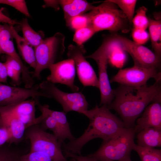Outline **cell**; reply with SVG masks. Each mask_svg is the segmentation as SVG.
I'll return each instance as SVG.
<instances>
[{
  "label": "cell",
  "instance_id": "obj_1",
  "mask_svg": "<svg viewBox=\"0 0 161 161\" xmlns=\"http://www.w3.org/2000/svg\"><path fill=\"white\" fill-rule=\"evenodd\" d=\"M160 82L138 87L120 85L113 89L114 98L106 105L120 116L125 127L134 128L137 119L152 101L161 100Z\"/></svg>",
  "mask_w": 161,
  "mask_h": 161
},
{
  "label": "cell",
  "instance_id": "obj_2",
  "mask_svg": "<svg viewBox=\"0 0 161 161\" xmlns=\"http://www.w3.org/2000/svg\"><path fill=\"white\" fill-rule=\"evenodd\" d=\"M83 114L89 120L88 127L79 137L62 144L64 151L81 155L82 148L89 141L96 138L106 140L126 128L122 120L112 113L106 105L100 107L96 105Z\"/></svg>",
  "mask_w": 161,
  "mask_h": 161
},
{
  "label": "cell",
  "instance_id": "obj_3",
  "mask_svg": "<svg viewBox=\"0 0 161 161\" xmlns=\"http://www.w3.org/2000/svg\"><path fill=\"white\" fill-rule=\"evenodd\" d=\"M135 134L134 128H123L103 141L97 151L87 156L96 161H119L130 157Z\"/></svg>",
  "mask_w": 161,
  "mask_h": 161
},
{
  "label": "cell",
  "instance_id": "obj_4",
  "mask_svg": "<svg viewBox=\"0 0 161 161\" xmlns=\"http://www.w3.org/2000/svg\"><path fill=\"white\" fill-rule=\"evenodd\" d=\"M117 6L108 0L95 6L86 13L89 20L88 25L92 27L96 32L103 30L127 32L129 30V22L124 14L117 8Z\"/></svg>",
  "mask_w": 161,
  "mask_h": 161
},
{
  "label": "cell",
  "instance_id": "obj_5",
  "mask_svg": "<svg viewBox=\"0 0 161 161\" xmlns=\"http://www.w3.org/2000/svg\"><path fill=\"white\" fill-rule=\"evenodd\" d=\"M65 36L58 32L53 36L44 39L42 42L34 48L36 67L31 72L32 77L38 79L44 70L48 69L52 64L56 63L61 59L65 51Z\"/></svg>",
  "mask_w": 161,
  "mask_h": 161
},
{
  "label": "cell",
  "instance_id": "obj_6",
  "mask_svg": "<svg viewBox=\"0 0 161 161\" xmlns=\"http://www.w3.org/2000/svg\"><path fill=\"white\" fill-rule=\"evenodd\" d=\"M26 129V137L31 144L30 151L45 153L52 161H69L62 152V145L53 134L46 132L38 124L32 125Z\"/></svg>",
  "mask_w": 161,
  "mask_h": 161
},
{
  "label": "cell",
  "instance_id": "obj_7",
  "mask_svg": "<svg viewBox=\"0 0 161 161\" xmlns=\"http://www.w3.org/2000/svg\"><path fill=\"white\" fill-rule=\"evenodd\" d=\"M112 39H105L95 52L85 58L94 60L96 62L98 70L99 89L100 93V106L109 104L114 98L107 73V64L112 48Z\"/></svg>",
  "mask_w": 161,
  "mask_h": 161
},
{
  "label": "cell",
  "instance_id": "obj_8",
  "mask_svg": "<svg viewBox=\"0 0 161 161\" xmlns=\"http://www.w3.org/2000/svg\"><path fill=\"white\" fill-rule=\"evenodd\" d=\"M39 86L40 89L49 98H54L61 105L63 111L66 114L75 111L83 114L88 110V103L81 92H65L58 88L54 84L47 80L42 81Z\"/></svg>",
  "mask_w": 161,
  "mask_h": 161
},
{
  "label": "cell",
  "instance_id": "obj_9",
  "mask_svg": "<svg viewBox=\"0 0 161 161\" xmlns=\"http://www.w3.org/2000/svg\"><path fill=\"white\" fill-rule=\"evenodd\" d=\"M114 38L122 49L131 55L134 66L146 69L160 67V58L148 48L119 35H116Z\"/></svg>",
  "mask_w": 161,
  "mask_h": 161
},
{
  "label": "cell",
  "instance_id": "obj_10",
  "mask_svg": "<svg viewBox=\"0 0 161 161\" xmlns=\"http://www.w3.org/2000/svg\"><path fill=\"white\" fill-rule=\"evenodd\" d=\"M161 72L156 69H146L134 66L120 69L109 80L110 83L116 82L120 85L138 87L146 85L148 80L154 78L155 82H160Z\"/></svg>",
  "mask_w": 161,
  "mask_h": 161
},
{
  "label": "cell",
  "instance_id": "obj_11",
  "mask_svg": "<svg viewBox=\"0 0 161 161\" xmlns=\"http://www.w3.org/2000/svg\"><path fill=\"white\" fill-rule=\"evenodd\" d=\"M86 52L83 45L71 44L68 47L67 55L68 58L74 61L78 79L82 85L84 86H92L99 88L98 79L84 55Z\"/></svg>",
  "mask_w": 161,
  "mask_h": 161
},
{
  "label": "cell",
  "instance_id": "obj_12",
  "mask_svg": "<svg viewBox=\"0 0 161 161\" xmlns=\"http://www.w3.org/2000/svg\"><path fill=\"white\" fill-rule=\"evenodd\" d=\"M49 96L41 90L38 84L30 88L10 86L0 82V106L16 103L30 97Z\"/></svg>",
  "mask_w": 161,
  "mask_h": 161
},
{
  "label": "cell",
  "instance_id": "obj_13",
  "mask_svg": "<svg viewBox=\"0 0 161 161\" xmlns=\"http://www.w3.org/2000/svg\"><path fill=\"white\" fill-rule=\"evenodd\" d=\"M48 69L50 74L47 77V80L54 84L65 85L74 92H78L79 88L74 84L76 68L72 59L68 58L52 64Z\"/></svg>",
  "mask_w": 161,
  "mask_h": 161
},
{
  "label": "cell",
  "instance_id": "obj_14",
  "mask_svg": "<svg viewBox=\"0 0 161 161\" xmlns=\"http://www.w3.org/2000/svg\"><path fill=\"white\" fill-rule=\"evenodd\" d=\"M39 97L31 99L9 105L0 106V113H8L18 118L25 126L26 129L36 124L35 106Z\"/></svg>",
  "mask_w": 161,
  "mask_h": 161
},
{
  "label": "cell",
  "instance_id": "obj_15",
  "mask_svg": "<svg viewBox=\"0 0 161 161\" xmlns=\"http://www.w3.org/2000/svg\"><path fill=\"white\" fill-rule=\"evenodd\" d=\"M161 100L152 101L136 121V133L149 128L161 129Z\"/></svg>",
  "mask_w": 161,
  "mask_h": 161
},
{
  "label": "cell",
  "instance_id": "obj_16",
  "mask_svg": "<svg viewBox=\"0 0 161 161\" xmlns=\"http://www.w3.org/2000/svg\"><path fill=\"white\" fill-rule=\"evenodd\" d=\"M0 127L8 132L10 144L17 143L22 139L25 130V125L18 118L10 114L0 113Z\"/></svg>",
  "mask_w": 161,
  "mask_h": 161
},
{
  "label": "cell",
  "instance_id": "obj_17",
  "mask_svg": "<svg viewBox=\"0 0 161 161\" xmlns=\"http://www.w3.org/2000/svg\"><path fill=\"white\" fill-rule=\"evenodd\" d=\"M13 26L5 23L0 24V51L2 54L9 55L16 60L20 65L22 69L25 70L27 67L22 62L15 49L12 27Z\"/></svg>",
  "mask_w": 161,
  "mask_h": 161
},
{
  "label": "cell",
  "instance_id": "obj_18",
  "mask_svg": "<svg viewBox=\"0 0 161 161\" xmlns=\"http://www.w3.org/2000/svg\"><path fill=\"white\" fill-rule=\"evenodd\" d=\"M58 2L63 10L66 24L73 18L90 11L95 7L84 0H60Z\"/></svg>",
  "mask_w": 161,
  "mask_h": 161
},
{
  "label": "cell",
  "instance_id": "obj_19",
  "mask_svg": "<svg viewBox=\"0 0 161 161\" xmlns=\"http://www.w3.org/2000/svg\"><path fill=\"white\" fill-rule=\"evenodd\" d=\"M138 145L151 148L161 146V129L151 127L137 133Z\"/></svg>",
  "mask_w": 161,
  "mask_h": 161
},
{
  "label": "cell",
  "instance_id": "obj_20",
  "mask_svg": "<svg viewBox=\"0 0 161 161\" xmlns=\"http://www.w3.org/2000/svg\"><path fill=\"white\" fill-rule=\"evenodd\" d=\"M12 29L14 39L22 58L34 70L36 67V61L34 48L23 37L18 34L13 26Z\"/></svg>",
  "mask_w": 161,
  "mask_h": 161
},
{
  "label": "cell",
  "instance_id": "obj_21",
  "mask_svg": "<svg viewBox=\"0 0 161 161\" xmlns=\"http://www.w3.org/2000/svg\"><path fill=\"white\" fill-rule=\"evenodd\" d=\"M39 99L37 100L36 105L41 113V119L39 123L41 124L39 126L45 131L49 129L52 131L59 142L62 145L65 140L56 120L43 108Z\"/></svg>",
  "mask_w": 161,
  "mask_h": 161
},
{
  "label": "cell",
  "instance_id": "obj_22",
  "mask_svg": "<svg viewBox=\"0 0 161 161\" xmlns=\"http://www.w3.org/2000/svg\"><path fill=\"white\" fill-rule=\"evenodd\" d=\"M19 23L24 38L34 48L38 46L44 39V32L35 31L29 25L27 18H23Z\"/></svg>",
  "mask_w": 161,
  "mask_h": 161
},
{
  "label": "cell",
  "instance_id": "obj_23",
  "mask_svg": "<svg viewBox=\"0 0 161 161\" xmlns=\"http://www.w3.org/2000/svg\"><path fill=\"white\" fill-rule=\"evenodd\" d=\"M42 106L48 113L55 119L65 139H68L69 141L74 140L76 138L71 132L66 113L64 111H58L51 110L49 108L48 105H42Z\"/></svg>",
  "mask_w": 161,
  "mask_h": 161
},
{
  "label": "cell",
  "instance_id": "obj_24",
  "mask_svg": "<svg viewBox=\"0 0 161 161\" xmlns=\"http://www.w3.org/2000/svg\"><path fill=\"white\" fill-rule=\"evenodd\" d=\"M149 29L151 45L155 54L159 58L161 55V22L160 19L148 18Z\"/></svg>",
  "mask_w": 161,
  "mask_h": 161
},
{
  "label": "cell",
  "instance_id": "obj_25",
  "mask_svg": "<svg viewBox=\"0 0 161 161\" xmlns=\"http://www.w3.org/2000/svg\"><path fill=\"white\" fill-rule=\"evenodd\" d=\"M4 63L8 76L11 79L13 84L16 86L19 85L21 83L20 76L22 72L20 65L13 57L8 55L6 56Z\"/></svg>",
  "mask_w": 161,
  "mask_h": 161
},
{
  "label": "cell",
  "instance_id": "obj_26",
  "mask_svg": "<svg viewBox=\"0 0 161 161\" xmlns=\"http://www.w3.org/2000/svg\"><path fill=\"white\" fill-rule=\"evenodd\" d=\"M133 150L138 154L141 161H161V150L141 147L135 143Z\"/></svg>",
  "mask_w": 161,
  "mask_h": 161
},
{
  "label": "cell",
  "instance_id": "obj_27",
  "mask_svg": "<svg viewBox=\"0 0 161 161\" xmlns=\"http://www.w3.org/2000/svg\"><path fill=\"white\" fill-rule=\"evenodd\" d=\"M120 8L126 17L129 23H132L137 1L136 0H109Z\"/></svg>",
  "mask_w": 161,
  "mask_h": 161
},
{
  "label": "cell",
  "instance_id": "obj_28",
  "mask_svg": "<svg viewBox=\"0 0 161 161\" xmlns=\"http://www.w3.org/2000/svg\"><path fill=\"white\" fill-rule=\"evenodd\" d=\"M74 35L73 41L77 45L81 46L91 38L96 32L91 26L88 25L76 31Z\"/></svg>",
  "mask_w": 161,
  "mask_h": 161
},
{
  "label": "cell",
  "instance_id": "obj_29",
  "mask_svg": "<svg viewBox=\"0 0 161 161\" xmlns=\"http://www.w3.org/2000/svg\"><path fill=\"white\" fill-rule=\"evenodd\" d=\"M147 9L144 6L137 10L136 14L132 20L134 28L145 30L148 27L149 20L146 16Z\"/></svg>",
  "mask_w": 161,
  "mask_h": 161
},
{
  "label": "cell",
  "instance_id": "obj_30",
  "mask_svg": "<svg viewBox=\"0 0 161 161\" xmlns=\"http://www.w3.org/2000/svg\"><path fill=\"white\" fill-rule=\"evenodd\" d=\"M89 20L86 13L75 16L66 24V25L71 29L76 30L87 26Z\"/></svg>",
  "mask_w": 161,
  "mask_h": 161
},
{
  "label": "cell",
  "instance_id": "obj_31",
  "mask_svg": "<svg viewBox=\"0 0 161 161\" xmlns=\"http://www.w3.org/2000/svg\"><path fill=\"white\" fill-rule=\"evenodd\" d=\"M19 161H52L47 154L39 151H30L21 156Z\"/></svg>",
  "mask_w": 161,
  "mask_h": 161
},
{
  "label": "cell",
  "instance_id": "obj_32",
  "mask_svg": "<svg viewBox=\"0 0 161 161\" xmlns=\"http://www.w3.org/2000/svg\"><path fill=\"white\" fill-rule=\"evenodd\" d=\"M1 4L11 6L26 16H30L26 2L24 0H2Z\"/></svg>",
  "mask_w": 161,
  "mask_h": 161
},
{
  "label": "cell",
  "instance_id": "obj_33",
  "mask_svg": "<svg viewBox=\"0 0 161 161\" xmlns=\"http://www.w3.org/2000/svg\"><path fill=\"white\" fill-rule=\"evenodd\" d=\"M20 157L4 144L0 147V161H15Z\"/></svg>",
  "mask_w": 161,
  "mask_h": 161
},
{
  "label": "cell",
  "instance_id": "obj_34",
  "mask_svg": "<svg viewBox=\"0 0 161 161\" xmlns=\"http://www.w3.org/2000/svg\"><path fill=\"white\" fill-rule=\"evenodd\" d=\"M132 36L134 42L142 45L148 41L149 37L145 30L135 28L133 30Z\"/></svg>",
  "mask_w": 161,
  "mask_h": 161
},
{
  "label": "cell",
  "instance_id": "obj_35",
  "mask_svg": "<svg viewBox=\"0 0 161 161\" xmlns=\"http://www.w3.org/2000/svg\"><path fill=\"white\" fill-rule=\"evenodd\" d=\"M65 157L71 158L76 161H96L87 155L86 156L81 155H78L67 151H64Z\"/></svg>",
  "mask_w": 161,
  "mask_h": 161
},
{
  "label": "cell",
  "instance_id": "obj_36",
  "mask_svg": "<svg viewBox=\"0 0 161 161\" xmlns=\"http://www.w3.org/2000/svg\"><path fill=\"white\" fill-rule=\"evenodd\" d=\"M10 135L8 131L5 128L0 127V147L8 143Z\"/></svg>",
  "mask_w": 161,
  "mask_h": 161
},
{
  "label": "cell",
  "instance_id": "obj_37",
  "mask_svg": "<svg viewBox=\"0 0 161 161\" xmlns=\"http://www.w3.org/2000/svg\"><path fill=\"white\" fill-rule=\"evenodd\" d=\"M8 77L6 68L4 63L0 61V82L7 83Z\"/></svg>",
  "mask_w": 161,
  "mask_h": 161
},
{
  "label": "cell",
  "instance_id": "obj_38",
  "mask_svg": "<svg viewBox=\"0 0 161 161\" xmlns=\"http://www.w3.org/2000/svg\"><path fill=\"white\" fill-rule=\"evenodd\" d=\"M4 23L13 26L15 24H19V22L13 20L5 15L0 10V23Z\"/></svg>",
  "mask_w": 161,
  "mask_h": 161
},
{
  "label": "cell",
  "instance_id": "obj_39",
  "mask_svg": "<svg viewBox=\"0 0 161 161\" xmlns=\"http://www.w3.org/2000/svg\"><path fill=\"white\" fill-rule=\"evenodd\" d=\"M45 4L43 6L44 7H52L55 9L58 8L59 4L58 0H44Z\"/></svg>",
  "mask_w": 161,
  "mask_h": 161
},
{
  "label": "cell",
  "instance_id": "obj_40",
  "mask_svg": "<svg viewBox=\"0 0 161 161\" xmlns=\"http://www.w3.org/2000/svg\"><path fill=\"white\" fill-rule=\"evenodd\" d=\"M119 161H132L130 158V157H127Z\"/></svg>",
  "mask_w": 161,
  "mask_h": 161
},
{
  "label": "cell",
  "instance_id": "obj_41",
  "mask_svg": "<svg viewBox=\"0 0 161 161\" xmlns=\"http://www.w3.org/2000/svg\"><path fill=\"white\" fill-rule=\"evenodd\" d=\"M20 158H19L18 159V160H16L15 161H19Z\"/></svg>",
  "mask_w": 161,
  "mask_h": 161
},
{
  "label": "cell",
  "instance_id": "obj_42",
  "mask_svg": "<svg viewBox=\"0 0 161 161\" xmlns=\"http://www.w3.org/2000/svg\"><path fill=\"white\" fill-rule=\"evenodd\" d=\"M2 3V0H0V4H1Z\"/></svg>",
  "mask_w": 161,
  "mask_h": 161
},
{
  "label": "cell",
  "instance_id": "obj_43",
  "mask_svg": "<svg viewBox=\"0 0 161 161\" xmlns=\"http://www.w3.org/2000/svg\"><path fill=\"white\" fill-rule=\"evenodd\" d=\"M2 54V52H1V51H0V54Z\"/></svg>",
  "mask_w": 161,
  "mask_h": 161
}]
</instances>
